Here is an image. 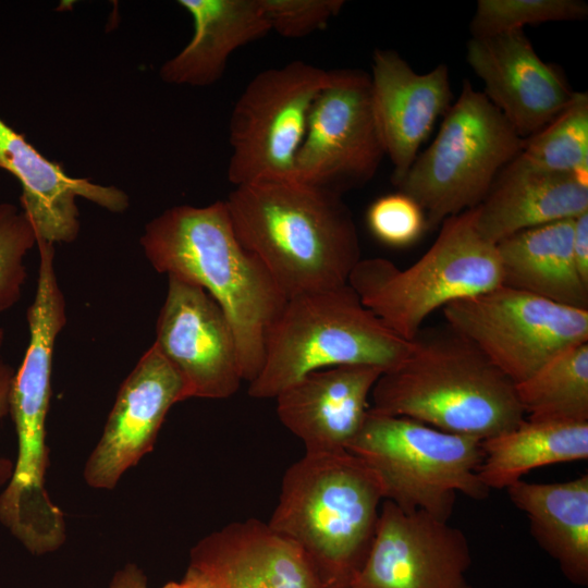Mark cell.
Instances as JSON below:
<instances>
[{"label": "cell", "instance_id": "1", "mask_svg": "<svg viewBox=\"0 0 588 588\" xmlns=\"http://www.w3.org/2000/svg\"><path fill=\"white\" fill-rule=\"evenodd\" d=\"M139 243L156 271L199 285L219 304L235 333L243 381L252 382L286 299L241 243L225 200L171 207L145 225Z\"/></svg>", "mask_w": 588, "mask_h": 588}, {"label": "cell", "instance_id": "2", "mask_svg": "<svg viewBox=\"0 0 588 588\" xmlns=\"http://www.w3.org/2000/svg\"><path fill=\"white\" fill-rule=\"evenodd\" d=\"M225 204L241 243L285 299L348 283L360 246L342 195L295 181L235 186Z\"/></svg>", "mask_w": 588, "mask_h": 588}, {"label": "cell", "instance_id": "3", "mask_svg": "<svg viewBox=\"0 0 588 588\" xmlns=\"http://www.w3.org/2000/svg\"><path fill=\"white\" fill-rule=\"evenodd\" d=\"M411 342L406 358L375 383L371 412L481 440L525 419L515 384L448 323L422 327Z\"/></svg>", "mask_w": 588, "mask_h": 588}, {"label": "cell", "instance_id": "4", "mask_svg": "<svg viewBox=\"0 0 588 588\" xmlns=\"http://www.w3.org/2000/svg\"><path fill=\"white\" fill-rule=\"evenodd\" d=\"M35 298L27 309L29 341L10 392L17 436L11 480L0 494V523L33 554L58 550L65 541L62 511L50 500L45 480L49 451L46 421L51 394L56 340L66 323L65 299L54 270V248L38 243Z\"/></svg>", "mask_w": 588, "mask_h": 588}, {"label": "cell", "instance_id": "5", "mask_svg": "<svg viewBox=\"0 0 588 588\" xmlns=\"http://www.w3.org/2000/svg\"><path fill=\"white\" fill-rule=\"evenodd\" d=\"M383 500L379 477L358 456L305 452L285 470L268 525L303 552L323 588H347L368 555Z\"/></svg>", "mask_w": 588, "mask_h": 588}, {"label": "cell", "instance_id": "6", "mask_svg": "<svg viewBox=\"0 0 588 588\" xmlns=\"http://www.w3.org/2000/svg\"><path fill=\"white\" fill-rule=\"evenodd\" d=\"M412 342L389 329L347 283L301 294L286 303L270 327L265 359L248 395L274 399L305 375L345 365L388 371L408 355Z\"/></svg>", "mask_w": 588, "mask_h": 588}, {"label": "cell", "instance_id": "7", "mask_svg": "<svg viewBox=\"0 0 588 588\" xmlns=\"http://www.w3.org/2000/svg\"><path fill=\"white\" fill-rule=\"evenodd\" d=\"M348 284L389 329L412 341L434 310L502 285V269L495 244L477 229L473 208L445 219L432 245L409 267L360 259Z\"/></svg>", "mask_w": 588, "mask_h": 588}, {"label": "cell", "instance_id": "8", "mask_svg": "<svg viewBox=\"0 0 588 588\" xmlns=\"http://www.w3.org/2000/svg\"><path fill=\"white\" fill-rule=\"evenodd\" d=\"M346 451L373 469L384 500L405 512L422 511L448 522L457 493L474 500L490 493L478 475L483 449L476 437L369 409Z\"/></svg>", "mask_w": 588, "mask_h": 588}, {"label": "cell", "instance_id": "9", "mask_svg": "<svg viewBox=\"0 0 588 588\" xmlns=\"http://www.w3.org/2000/svg\"><path fill=\"white\" fill-rule=\"evenodd\" d=\"M501 112L465 79L430 146L396 185L422 209L427 229L476 208L523 148Z\"/></svg>", "mask_w": 588, "mask_h": 588}, {"label": "cell", "instance_id": "10", "mask_svg": "<svg viewBox=\"0 0 588 588\" xmlns=\"http://www.w3.org/2000/svg\"><path fill=\"white\" fill-rule=\"evenodd\" d=\"M330 71L295 60L256 74L229 123L228 180L235 186L294 181V166L313 105Z\"/></svg>", "mask_w": 588, "mask_h": 588}, {"label": "cell", "instance_id": "11", "mask_svg": "<svg viewBox=\"0 0 588 588\" xmlns=\"http://www.w3.org/2000/svg\"><path fill=\"white\" fill-rule=\"evenodd\" d=\"M442 313L514 384L562 351L588 342V310L505 285L455 299Z\"/></svg>", "mask_w": 588, "mask_h": 588}, {"label": "cell", "instance_id": "12", "mask_svg": "<svg viewBox=\"0 0 588 588\" xmlns=\"http://www.w3.org/2000/svg\"><path fill=\"white\" fill-rule=\"evenodd\" d=\"M385 150L371 100L370 74L330 71L295 159V182L343 195L368 183Z\"/></svg>", "mask_w": 588, "mask_h": 588}, {"label": "cell", "instance_id": "13", "mask_svg": "<svg viewBox=\"0 0 588 588\" xmlns=\"http://www.w3.org/2000/svg\"><path fill=\"white\" fill-rule=\"evenodd\" d=\"M156 347L176 370L184 400H221L243 381L235 333L219 304L199 285L168 275Z\"/></svg>", "mask_w": 588, "mask_h": 588}, {"label": "cell", "instance_id": "14", "mask_svg": "<svg viewBox=\"0 0 588 588\" xmlns=\"http://www.w3.org/2000/svg\"><path fill=\"white\" fill-rule=\"evenodd\" d=\"M465 534L383 500L368 555L347 588H471Z\"/></svg>", "mask_w": 588, "mask_h": 588}, {"label": "cell", "instance_id": "15", "mask_svg": "<svg viewBox=\"0 0 588 588\" xmlns=\"http://www.w3.org/2000/svg\"><path fill=\"white\" fill-rule=\"evenodd\" d=\"M181 401L183 381L152 344L119 389L101 438L84 468L87 485L113 489L123 474L154 449L167 413Z\"/></svg>", "mask_w": 588, "mask_h": 588}, {"label": "cell", "instance_id": "16", "mask_svg": "<svg viewBox=\"0 0 588 588\" xmlns=\"http://www.w3.org/2000/svg\"><path fill=\"white\" fill-rule=\"evenodd\" d=\"M466 60L482 81L485 96L523 139L555 118L574 94L564 74L539 57L523 29L471 37Z\"/></svg>", "mask_w": 588, "mask_h": 588}, {"label": "cell", "instance_id": "17", "mask_svg": "<svg viewBox=\"0 0 588 588\" xmlns=\"http://www.w3.org/2000/svg\"><path fill=\"white\" fill-rule=\"evenodd\" d=\"M371 100L396 186L405 176L436 121L451 107L449 69L441 63L417 73L392 49H375Z\"/></svg>", "mask_w": 588, "mask_h": 588}, {"label": "cell", "instance_id": "18", "mask_svg": "<svg viewBox=\"0 0 588 588\" xmlns=\"http://www.w3.org/2000/svg\"><path fill=\"white\" fill-rule=\"evenodd\" d=\"M0 169L15 176L22 186L21 210L34 226L37 240L74 242L79 233L76 199L83 197L111 212L130 205L128 196L115 186L70 176L45 158L24 137L0 119Z\"/></svg>", "mask_w": 588, "mask_h": 588}, {"label": "cell", "instance_id": "19", "mask_svg": "<svg viewBox=\"0 0 588 588\" xmlns=\"http://www.w3.org/2000/svg\"><path fill=\"white\" fill-rule=\"evenodd\" d=\"M382 372L370 365L311 371L274 397L279 419L304 443L305 452L345 451L364 422Z\"/></svg>", "mask_w": 588, "mask_h": 588}, {"label": "cell", "instance_id": "20", "mask_svg": "<svg viewBox=\"0 0 588 588\" xmlns=\"http://www.w3.org/2000/svg\"><path fill=\"white\" fill-rule=\"evenodd\" d=\"M188 566L220 588H323L303 552L255 518L230 523L200 539Z\"/></svg>", "mask_w": 588, "mask_h": 588}, {"label": "cell", "instance_id": "21", "mask_svg": "<svg viewBox=\"0 0 588 588\" xmlns=\"http://www.w3.org/2000/svg\"><path fill=\"white\" fill-rule=\"evenodd\" d=\"M476 225L492 244L527 229L588 212V185L542 169L518 154L475 208Z\"/></svg>", "mask_w": 588, "mask_h": 588}, {"label": "cell", "instance_id": "22", "mask_svg": "<svg viewBox=\"0 0 588 588\" xmlns=\"http://www.w3.org/2000/svg\"><path fill=\"white\" fill-rule=\"evenodd\" d=\"M193 17L189 42L166 61L160 78L168 84L208 86L223 75L230 56L265 37L269 24L260 0H179Z\"/></svg>", "mask_w": 588, "mask_h": 588}, {"label": "cell", "instance_id": "23", "mask_svg": "<svg viewBox=\"0 0 588 588\" xmlns=\"http://www.w3.org/2000/svg\"><path fill=\"white\" fill-rule=\"evenodd\" d=\"M523 511L537 543L576 586L588 585V475L564 482L535 483L523 479L506 488Z\"/></svg>", "mask_w": 588, "mask_h": 588}, {"label": "cell", "instance_id": "24", "mask_svg": "<svg viewBox=\"0 0 588 588\" xmlns=\"http://www.w3.org/2000/svg\"><path fill=\"white\" fill-rule=\"evenodd\" d=\"M573 219L517 232L495 244L502 285L588 310V284L573 257Z\"/></svg>", "mask_w": 588, "mask_h": 588}, {"label": "cell", "instance_id": "25", "mask_svg": "<svg viewBox=\"0 0 588 588\" xmlns=\"http://www.w3.org/2000/svg\"><path fill=\"white\" fill-rule=\"evenodd\" d=\"M482 483L506 489L538 467L588 458V421H530L482 440Z\"/></svg>", "mask_w": 588, "mask_h": 588}, {"label": "cell", "instance_id": "26", "mask_svg": "<svg viewBox=\"0 0 588 588\" xmlns=\"http://www.w3.org/2000/svg\"><path fill=\"white\" fill-rule=\"evenodd\" d=\"M515 391L527 420L587 422L588 342L556 354Z\"/></svg>", "mask_w": 588, "mask_h": 588}, {"label": "cell", "instance_id": "27", "mask_svg": "<svg viewBox=\"0 0 588 588\" xmlns=\"http://www.w3.org/2000/svg\"><path fill=\"white\" fill-rule=\"evenodd\" d=\"M519 154L537 167L588 185V94L574 91L555 118L524 139Z\"/></svg>", "mask_w": 588, "mask_h": 588}, {"label": "cell", "instance_id": "28", "mask_svg": "<svg viewBox=\"0 0 588 588\" xmlns=\"http://www.w3.org/2000/svg\"><path fill=\"white\" fill-rule=\"evenodd\" d=\"M587 15L588 5L580 0H479L469 28L471 37H483Z\"/></svg>", "mask_w": 588, "mask_h": 588}, {"label": "cell", "instance_id": "29", "mask_svg": "<svg viewBox=\"0 0 588 588\" xmlns=\"http://www.w3.org/2000/svg\"><path fill=\"white\" fill-rule=\"evenodd\" d=\"M37 245V236L27 216L15 205L0 204V313L13 307L22 295L27 273L24 259ZM4 331L0 328V351Z\"/></svg>", "mask_w": 588, "mask_h": 588}, {"label": "cell", "instance_id": "30", "mask_svg": "<svg viewBox=\"0 0 588 588\" xmlns=\"http://www.w3.org/2000/svg\"><path fill=\"white\" fill-rule=\"evenodd\" d=\"M367 223L379 241L394 247L411 245L427 229L420 206L401 192L376 199L368 208Z\"/></svg>", "mask_w": 588, "mask_h": 588}, {"label": "cell", "instance_id": "31", "mask_svg": "<svg viewBox=\"0 0 588 588\" xmlns=\"http://www.w3.org/2000/svg\"><path fill=\"white\" fill-rule=\"evenodd\" d=\"M343 0H260L270 32L302 38L326 28L344 7Z\"/></svg>", "mask_w": 588, "mask_h": 588}, {"label": "cell", "instance_id": "32", "mask_svg": "<svg viewBox=\"0 0 588 588\" xmlns=\"http://www.w3.org/2000/svg\"><path fill=\"white\" fill-rule=\"evenodd\" d=\"M15 371L0 360V420L10 413V392ZM14 462L0 456V487L7 486L12 478Z\"/></svg>", "mask_w": 588, "mask_h": 588}, {"label": "cell", "instance_id": "33", "mask_svg": "<svg viewBox=\"0 0 588 588\" xmlns=\"http://www.w3.org/2000/svg\"><path fill=\"white\" fill-rule=\"evenodd\" d=\"M572 249L577 271L588 284V212L573 219Z\"/></svg>", "mask_w": 588, "mask_h": 588}, {"label": "cell", "instance_id": "34", "mask_svg": "<svg viewBox=\"0 0 588 588\" xmlns=\"http://www.w3.org/2000/svg\"><path fill=\"white\" fill-rule=\"evenodd\" d=\"M109 588H148L147 577L136 564L128 563L113 575Z\"/></svg>", "mask_w": 588, "mask_h": 588}, {"label": "cell", "instance_id": "35", "mask_svg": "<svg viewBox=\"0 0 588 588\" xmlns=\"http://www.w3.org/2000/svg\"><path fill=\"white\" fill-rule=\"evenodd\" d=\"M161 588H220V586L205 573L188 566L182 580L170 581Z\"/></svg>", "mask_w": 588, "mask_h": 588}]
</instances>
